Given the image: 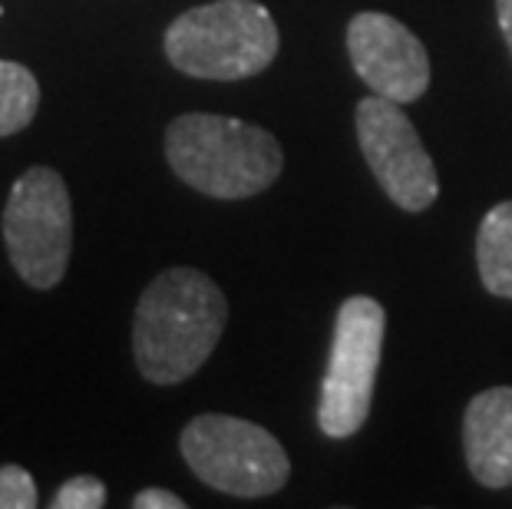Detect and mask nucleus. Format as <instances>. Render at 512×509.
I'll return each mask as SVG.
<instances>
[{"label": "nucleus", "instance_id": "2", "mask_svg": "<svg viewBox=\"0 0 512 509\" xmlns=\"http://www.w3.org/2000/svg\"><path fill=\"white\" fill-rule=\"evenodd\" d=\"M166 156L185 186L212 199H252L285 166V153L268 129L215 113H182L172 119Z\"/></svg>", "mask_w": 512, "mask_h": 509}, {"label": "nucleus", "instance_id": "5", "mask_svg": "<svg viewBox=\"0 0 512 509\" xmlns=\"http://www.w3.org/2000/svg\"><path fill=\"white\" fill-rule=\"evenodd\" d=\"M4 245L30 288L47 291L63 281L73 252V205L57 169L34 166L14 182L4 205Z\"/></svg>", "mask_w": 512, "mask_h": 509}, {"label": "nucleus", "instance_id": "14", "mask_svg": "<svg viewBox=\"0 0 512 509\" xmlns=\"http://www.w3.org/2000/svg\"><path fill=\"white\" fill-rule=\"evenodd\" d=\"M133 506L136 509H185V500H179V496L169 490H143V493H136Z\"/></svg>", "mask_w": 512, "mask_h": 509}, {"label": "nucleus", "instance_id": "1", "mask_svg": "<svg viewBox=\"0 0 512 509\" xmlns=\"http://www.w3.org/2000/svg\"><path fill=\"white\" fill-rule=\"evenodd\" d=\"M228 301L199 268H169L143 291L133 321L139 374L152 384H182L219 348Z\"/></svg>", "mask_w": 512, "mask_h": 509}, {"label": "nucleus", "instance_id": "7", "mask_svg": "<svg viewBox=\"0 0 512 509\" xmlns=\"http://www.w3.org/2000/svg\"><path fill=\"white\" fill-rule=\"evenodd\" d=\"M357 139L370 172L403 212H423L440 196V179L430 153L420 143L417 126L403 113V103L370 96L357 103Z\"/></svg>", "mask_w": 512, "mask_h": 509}, {"label": "nucleus", "instance_id": "6", "mask_svg": "<svg viewBox=\"0 0 512 509\" xmlns=\"http://www.w3.org/2000/svg\"><path fill=\"white\" fill-rule=\"evenodd\" d=\"M387 314L367 295L347 298L334 321L331 361L321 381L318 427L324 437L347 440L364 427L384 351Z\"/></svg>", "mask_w": 512, "mask_h": 509}, {"label": "nucleus", "instance_id": "4", "mask_svg": "<svg viewBox=\"0 0 512 509\" xmlns=\"http://www.w3.org/2000/svg\"><path fill=\"white\" fill-rule=\"evenodd\" d=\"M179 450L205 486L258 500L278 493L291 476L285 447L265 427L228 414H202L185 424Z\"/></svg>", "mask_w": 512, "mask_h": 509}, {"label": "nucleus", "instance_id": "3", "mask_svg": "<svg viewBox=\"0 0 512 509\" xmlns=\"http://www.w3.org/2000/svg\"><path fill=\"white\" fill-rule=\"evenodd\" d=\"M166 57L195 80H245L278 57L275 17L255 0H215L179 14L166 30Z\"/></svg>", "mask_w": 512, "mask_h": 509}, {"label": "nucleus", "instance_id": "13", "mask_svg": "<svg viewBox=\"0 0 512 509\" xmlns=\"http://www.w3.org/2000/svg\"><path fill=\"white\" fill-rule=\"evenodd\" d=\"M0 509H37V483L24 467H0Z\"/></svg>", "mask_w": 512, "mask_h": 509}, {"label": "nucleus", "instance_id": "11", "mask_svg": "<svg viewBox=\"0 0 512 509\" xmlns=\"http://www.w3.org/2000/svg\"><path fill=\"white\" fill-rule=\"evenodd\" d=\"M40 106V83L27 67L0 60V136H14L34 123Z\"/></svg>", "mask_w": 512, "mask_h": 509}, {"label": "nucleus", "instance_id": "9", "mask_svg": "<svg viewBox=\"0 0 512 509\" xmlns=\"http://www.w3.org/2000/svg\"><path fill=\"white\" fill-rule=\"evenodd\" d=\"M463 450L476 483L512 486V387L476 394L463 417Z\"/></svg>", "mask_w": 512, "mask_h": 509}, {"label": "nucleus", "instance_id": "15", "mask_svg": "<svg viewBox=\"0 0 512 509\" xmlns=\"http://www.w3.org/2000/svg\"><path fill=\"white\" fill-rule=\"evenodd\" d=\"M496 17H499V30L506 37V47L512 53V0H496Z\"/></svg>", "mask_w": 512, "mask_h": 509}, {"label": "nucleus", "instance_id": "8", "mask_svg": "<svg viewBox=\"0 0 512 509\" xmlns=\"http://www.w3.org/2000/svg\"><path fill=\"white\" fill-rule=\"evenodd\" d=\"M347 53L370 90L394 103H413L430 86V57L400 20L364 10L347 24Z\"/></svg>", "mask_w": 512, "mask_h": 509}, {"label": "nucleus", "instance_id": "12", "mask_svg": "<svg viewBox=\"0 0 512 509\" xmlns=\"http://www.w3.org/2000/svg\"><path fill=\"white\" fill-rule=\"evenodd\" d=\"M50 506L53 509H100L106 506V486L103 480H96L90 473L73 476V480L60 486Z\"/></svg>", "mask_w": 512, "mask_h": 509}, {"label": "nucleus", "instance_id": "10", "mask_svg": "<svg viewBox=\"0 0 512 509\" xmlns=\"http://www.w3.org/2000/svg\"><path fill=\"white\" fill-rule=\"evenodd\" d=\"M476 265L489 295L512 301V202H499L479 222Z\"/></svg>", "mask_w": 512, "mask_h": 509}]
</instances>
